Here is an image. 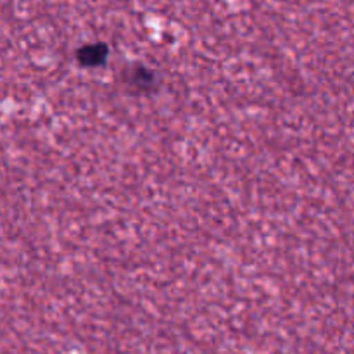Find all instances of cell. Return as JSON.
<instances>
[{"mask_svg":"<svg viewBox=\"0 0 354 354\" xmlns=\"http://www.w3.org/2000/svg\"><path fill=\"white\" fill-rule=\"evenodd\" d=\"M76 57L80 59V62L85 66H97L100 62L106 61L107 57V47L100 41H95V44H86L85 47L80 48Z\"/></svg>","mask_w":354,"mask_h":354,"instance_id":"obj_1","label":"cell"}]
</instances>
